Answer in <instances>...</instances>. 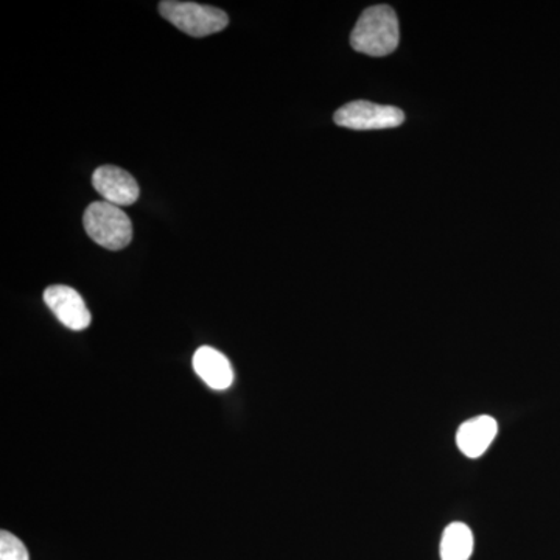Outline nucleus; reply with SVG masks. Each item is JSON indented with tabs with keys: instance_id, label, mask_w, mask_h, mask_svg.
Segmentation results:
<instances>
[{
	"instance_id": "4",
	"label": "nucleus",
	"mask_w": 560,
	"mask_h": 560,
	"mask_svg": "<svg viewBox=\"0 0 560 560\" xmlns=\"http://www.w3.org/2000/svg\"><path fill=\"white\" fill-rule=\"evenodd\" d=\"M335 124L357 131L386 130L400 127L404 110L396 106L375 105L366 101L350 102L335 113Z\"/></svg>"
},
{
	"instance_id": "5",
	"label": "nucleus",
	"mask_w": 560,
	"mask_h": 560,
	"mask_svg": "<svg viewBox=\"0 0 560 560\" xmlns=\"http://www.w3.org/2000/svg\"><path fill=\"white\" fill-rule=\"evenodd\" d=\"M44 301L62 326L70 330H84L90 327L91 313L79 291L68 285H51L44 291Z\"/></svg>"
},
{
	"instance_id": "2",
	"label": "nucleus",
	"mask_w": 560,
	"mask_h": 560,
	"mask_svg": "<svg viewBox=\"0 0 560 560\" xmlns=\"http://www.w3.org/2000/svg\"><path fill=\"white\" fill-rule=\"evenodd\" d=\"M88 235L110 250L127 248L132 241V224L119 206L106 201L92 202L83 217Z\"/></svg>"
},
{
	"instance_id": "1",
	"label": "nucleus",
	"mask_w": 560,
	"mask_h": 560,
	"mask_svg": "<svg viewBox=\"0 0 560 560\" xmlns=\"http://www.w3.org/2000/svg\"><path fill=\"white\" fill-rule=\"evenodd\" d=\"M399 20L388 5L364 10L350 35V46L370 57H386L399 46Z\"/></svg>"
},
{
	"instance_id": "3",
	"label": "nucleus",
	"mask_w": 560,
	"mask_h": 560,
	"mask_svg": "<svg viewBox=\"0 0 560 560\" xmlns=\"http://www.w3.org/2000/svg\"><path fill=\"white\" fill-rule=\"evenodd\" d=\"M160 11L176 28L195 38L224 31L230 24V18L223 10L195 2L165 0L160 3Z\"/></svg>"
},
{
	"instance_id": "10",
	"label": "nucleus",
	"mask_w": 560,
	"mask_h": 560,
	"mask_svg": "<svg viewBox=\"0 0 560 560\" xmlns=\"http://www.w3.org/2000/svg\"><path fill=\"white\" fill-rule=\"evenodd\" d=\"M0 560H31L27 548L16 536L2 530L0 533Z\"/></svg>"
},
{
	"instance_id": "6",
	"label": "nucleus",
	"mask_w": 560,
	"mask_h": 560,
	"mask_svg": "<svg viewBox=\"0 0 560 560\" xmlns=\"http://www.w3.org/2000/svg\"><path fill=\"white\" fill-rule=\"evenodd\" d=\"M92 186L103 200L114 206H131L138 201L139 186L130 173L114 165H103L92 175Z\"/></svg>"
},
{
	"instance_id": "9",
	"label": "nucleus",
	"mask_w": 560,
	"mask_h": 560,
	"mask_svg": "<svg viewBox=\"0 0 560 560\" xmlns=\"http://www.w3.org/2000/svg\"><path fill=\"white\" fill-rule=\"evenodd\" d=\"M474 551V534L464 523H452L442 534V560H469Z\"/></svg>"
},
{
	"instance_id": "7",
	"label": "nucleus",
	"mask_w": 560,
	"mask_h": 560,
	"mask_svg": "<svg viewBox=\"0 0 560 560\" xmlns=\"http://www.w3.org/2000/svg\"><path fill=\"white\" fill-rule=\"evenodd\" d=\"M194 370L209 388L224 390L234 382V371L230 360L213 348L202 346L194 355Z\"/></svg>"
},
{
	"instance_id": "8",
	"label": "nucleus",
	"mask_w": 560,
	"mask_h": 560,
	"mask_svg": "<svg viewBox=\"0 0 560 560\" xmlns=\"http://www.w3.org/2000/svg\"><path fill=\"white\" fill-rule=\"evenodd\" d=\"M497 431H499V425H497L495 419L490 416H478L459 427L456 444L464 455L469 458H478V456L485 455L495 440Z\"/></svg>"
}]
</instances>
